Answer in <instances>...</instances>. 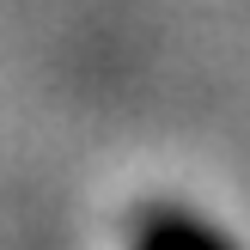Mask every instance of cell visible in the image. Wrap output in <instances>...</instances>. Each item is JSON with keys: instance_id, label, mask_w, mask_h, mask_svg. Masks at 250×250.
<instances>
[{"instance_id": "1", "label": "cell", "mask_w": 250, "mask_h": 250, "mask_svg": "<svg viewBox=\"0 0 250 250\" xmlns=\"http://www.w3.org/2000/svg\"><path fill=\"white\" fill-rule=\"evenodd\" d=\"M134 250H238V238L220 232L214 220L189 214V208H159V214L141 226Z\"/></svg>"}]
</instances>
